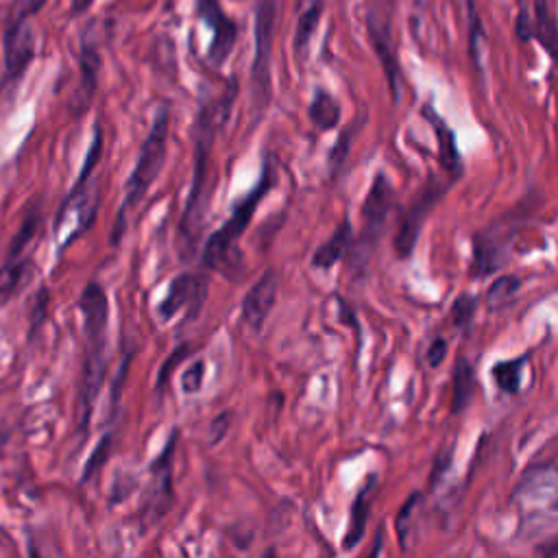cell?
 Masks as SVG:
<instances>
[{
  "label": "cell",
  "instance_id": "obj_1",
  "mask_svg": "<svg viewBox=\"0 0 558 558\" xmlns=\"http://www.w3.org/2000/svg\"><path fill=\"white\" fill-rule=\"evenodd\" d=\"M236 97H238V82H230L225 92L221 97L208 101L199 110V116L195 121V129H193V138H195L193 188H190V197H188L184 219H182V227H179L182 238H184V247L188 251H195L197 240H199L201 230H203V223H206V210H208V201H210V193H208L210 156H212V147H214V140H216L219 132L230 121Z\"/></svg>",
  "mask_w": 558,
  "mask_h": 558
},
{
  "label": "cell",
  "instance_id": "obj_2",
  "mask_svg": "<svg viewBox=\"0 0 558 558\" xmlns=\"http://www.w3.org/2000/svg\"><path fill=\"white\" fill-rule=\"evenodd\" d=\"M275 169L271 162L264 164L262 169V177L260 182L256 184V188L243 199L238 201V206L234 208L232 216L225 221V225L210 236L206 249H203V262L206 266L219 271V273H225V275H232L234 269H236V256H238V240L243 238V234L247 232L258 206L262 203V199L271 193V188L275 186Z\"/></svg>",
  "mask_w": 558,
  "mask_h": 558
},
{
  "label": "cell",
  "instance_id": "obj_3",
  "mask_svg": "<svg viewBox=\"0 0 558 558\" xmlns=\"http://www.w3.org/2000/svg\"><path fill=\"white\" fill-rule=\"evenodd\" d=\"M514 501L521 519V534L538 536L558 528V471L534 467L521 478Z\"/></svg>",
  "mask_w": 558,
  "mask_h": 558
},
{
  "label": "cell",
  "instance_id": "obj_4",
  "mask_svg": "<svg viewBox=\"0 0 558 558\" xmlns=\"http://www.w3.org/2000/svg\"><path fill=\"white\" fill-rule=\"evenodd\" d=\"M169 125H171V114L169 108H162L153 121V127L140 149V158L132 171V177L125 186V201L121 208V216L114 230V243L119 240L121 232H125V219L127 214L140 206V201L147 197L149 188L153 182L160 177L164 162H166V145H169Z\"/></svg>",
  "mask_w": 558,
  "mask_h": 558
},
{
  "label": "cell",
  "instance_id": "obj_5",
  "mask_svg": "<svg viewBox=\"0 0 558 558\" xmlns=\"http://www.w3.org/2000/svg\"><path fill=\"white\" fill-rule=\"evenodd\" d=\"M395 208V190L384 173L375 175L367 199L362 203V230L358 236V245L354 249V266H364L377 247L390 212Z\"/></svg>",
  "mask_w": 558,
  "mask_h": 558
},
{
  "label": "cell",
  "instance_id": "obj_6",
  "mask_svg": "<svg viewBox=\"0 0 558 558\" xmlns=\"http://www.w3.org/2000/svg\"><path fill=\"white\" fill-rule=\"evenodd\" d=\"M275 0H260L256 10V53L251 64L253 110L262 114L271 101V58L275 38Z\"/></svg>",
  "mask_w": 558,
  "mask_h": 558
},
{
  "label": "cell",
  "instance_id": "obj_7",
  "mask_svg": "<svg viewBox=\"0 0 558 558\" xmlns=\"http://www.w3.org/2000/svg\"><path fill=\"white\" fill-rule=\"evenodd\" d=\"M393 3L395 0H371L369 12H367V32H369L373 51L384 69V75L390 88V99L393 103H399L401 69H399L395 42H393V16H395Z\"/></svg>",
  "mask_w": 558,
  "mask_h": 558
},
{
  "label": "cell",
  "instance_id": "obj_8",
  "mask_svg": "<svg viewBox=\"0 0 558 558\" xmlns=\"http://www.w3.org/2000/svg\"><path fill=\"white\" fill-rule=\"evenodd\" d=\"M447 188H449L447 182L438 179L436 175H430L425 186L419 190V195L410 203V208L404 212V216L399 219V227L395 232V238H393V249H395L399 260H406L414 253V247H417L419 234L423 230V223L430 216V212L434 210V206L443 199Z\"/></svg>",
  "mask_w": 558,
  "mask_h": 558
},
{
  "label": "cell",
  "instance_id": "obj_9",
  "mask_svg": "<svg viewBox=\"0 0 558 558\" xmlns=\"http://www.w3.org/2000/svg\"><path fill=\"white\" fill-rule=\"evenodd\" d=\"M514 34L523 42H541L545 53L558 66V23L547 5V0H519Z\"/></svg>",
  "mask_w": 558,
  "mask_h": 558
},
{
  "label": "cell",
  "instance_id": "obj_10",
  "mask_svg": "<svg viewBox=\"0 0 558 558\" xmlns=\"http://www.w3.org/2000/svg\"><path fill=\"white\" fill-rule=\"evenodd\" d=\"M36 58V32L29 21H10L3 38L5 84H18Z\"/></svg>",
  "mask_w": 558,
  "mask_h": 558
},
{
  "label": "cell",
  "instance_id": "obj_11",
  "mask_svg": "<svg viewBox=\"0 0 558 558\" xmlns=\"http://www.w3.org/2000/svg\"><path fill=\"white\" fill-rule=\"evenodd\" d=\"M177 447V430L171 434L162 456L151 467V491L145 506V514L151 523L160 521L173 501V454Z\"/></svg>",
  "mask_w": 558,
  "mask_h": 558
},
{
  "label": "cell",
  "instance_id": "obj_12",
  "mask_svg": "<svg viewBox=\"0 0 558 558\" xmlns=\"http://www.w3.org/2000/svg\"><path fill=\"white\" fill-rule=\"evenodd\" d=\"M197 12L203 18V23L212 29V45L208 58L214 66H221L234 51V45L238 40V27L223 12L219 0H197Z\"/></svg>",
  "mask_w": 558,
  "mask_h": 558
},
{
  "label": "cell",
  "instance_id": "obj_13",
  "mask_svg": "<svg viewBox=\"0 0 558 558\" xmlns=\"http://www.w3.org/2000/svg\"><path fill=\"white\" fill-rule=\"evenodd\" d=\"M206 295H208V282L201 275L184 273L173 280L158 312H160L162 321H171L184 308H188V319H195L206 301Z\"/></svg>",
  "mask_w": 558,
  "mask_h": 558
},
{
  "label": "cell",
  "instance_id": "obj_14",
  "mask_svg": "<svg viewBox=\"0 0 558 558\" xmlns=\"http://www.w3.org/2000/svg\"><path fill=\"white\" fill-rule=\"evenodd\" d=\"M106 340H95L90 343L88 358H86V369H84V382H82V395H79V423L82 430L90 425L92 408L99 397L103 377H106Z\"/></svg>",
  "mask_w": 558,
  "mask_h": 558
},
{
  "label": "cell",
  "instance_id": "obj_15",
  "mask_svg": "<svg viewBox=\"0 0 558 558\" xmlns=\"http://www.w3.org/2000/svg\"><path fill=\"white\" fill-rule=\"evenodd\" d=\"M277 273L275 271H266L247 293L245 301H243V321L253 330H262V325L266 323L271 310L275 308L277 301Z\"/></svg>",
  "mask_w": 558,
  "mask_h": 558
},
{
  "label": "cell",
  "instance_id": "obj_16",
  "mask_svg": "<svg viewBox=\"0 0 558 558\" xmlns=\"http://www.w3.org/2000/svg\"><path fill=\"white\" fill-rule=\"evenodd\" d=\"M506 247H508V236L501 234L499 225L478 234L475 240H473V269H475V275L486 277L493 271H497L504 264Z\"/></svg>",
  "mask_w": 558,
  "mask_h": 558
},
{
  "label": "cell",
  "instance_id": "obj_17",
  "mask_svg": "<svg viewBox=\"0 0 558 558\" xmlns=\"http://www.w3.org/2000/svg\"><path fill=\"white\" fill-rule=\"evenodd\" d=\"M79 308L84 314L86 323V336L90 343L95 340H106V330H108V317H110V303L108 295L101 284L90 282L79 299Z\"/></svg>",
  "mask_w": 558,
  "mask_h": 558
},
{
  "label": "cell",
  "instance_id": "obj_18",
  "mask_svg": "<svg viewBox=\"0 0 558 558\" xmlns=\"http://www.w3.org/2000/svg\"><path fill=\"white\" fill-rule=\"evenodd\" d=\"M423 116L432 123L434 134L438 138V160H441V166H443L445 175L449 177V182H456L462 175L464 166H462V158L458 153V145H456L454 132L447 127V123L430 106L423 108Z\"/></svg>",
  "mask_w": 558,
  "mask_h": 558
},
{
  "label": "cell",
  "instance_id": "obj_19",
  "mask_svg": "<svg viewBox=\"0 0 558 558\" xmlns=\"http://www.w3.org/2000/svg\"><path fill=\"white\" fill-rule=\"evenodd\" d=\"M375 486H377V475H369L367 482L362 484V488L358 491L354 506H351V514H349V525L345 532V549L356 547L367 530V521H369V512H371V499L375 495Z\"/></svg>",
  "mask_w": 558,
  "mask_h": 558
},
{
  "label": "cell",
  "instance_id": "obj_20",
  "mask_svg": "<svg viewBox=\"0 0 558 558\" xmlns=\"http://www.w3.org/2000/svg\"><path fill=\"white\" fill-rule=\"evenodd\" d=\"M351 247H354V230H351L349 221H343L336 227V232L317 249V253L312 258V266L327 271V269L336 266L349 253Z\"/></svg>",
  "mask_w": 558,
  "mask_h": 558
},
{
  "label": "cell",
  "instance_id": "obj_21",
  "mask_svg": "<svg viewBox=\"0 0 558 558\" xmlns=\"http://www.w3.org/2000/svg\"><path fill=\"white\" fill-rule=\"evenodd\" d=\"M99 73H101V55L92 45L90 47L86 45L84 53H82V84H79V90L73 99V108L77 112H84L90 106V101L97 92Z\"/></svg>",
  "mask_w": 558,
  "mask_h": 558
},
{
  "label": "cell",
  "instance_id": "obj_22",
  "mask_svg": "<svg viewBox=\"0 0 558 558\" xmlns=\"http://www.w3.org/2000/svg\"><path fill=\"white\" fill-rule=\"evenodd\" d=\"M32 260L27 256H8L0 266V306L8 303L29 282Z\"/></svg>",
  "mask_w": 558,
  "mask_h": 558
},
{
  "label": "cell",
  "instance_id": "obj_23",
  "mask_svg": "<svg viewBox=\"0 0 558 558\" xmlns=\"http://www.w3.org/2000/svg\"><path fill=\"white\" fill-rule=\"evenodd\" d=\"M308 116H310V121H312V125L317 129L330 132V129H334L340 123V106H338V101L330 92L317 90L314 99L310 101Z\"/></svg>",
  "mask_w": 558,
  "mask_h": 558
},
{
  "label": "cell",
  "instance_id": "obj_24",
  "mask_svg": "<svg viewBox=\"0 0 558 558\" xmlns=\"http://www.w3.org/2000/svg\"><path fill=\"white\" fill-rule=\"evenodd\" d=\"M475 390V373L467 358H458L454 369V390H451V414H460Z\"/></svg>",
  "mask_w": 558,
  "mask_h": 558
},
{
  "label": "cell",
  "instance_id": "obj_25",
  "mask_svg": "<svg viewBox=\"0 0 558 558\" xmlns=\"http://www.w3.org/2000/svg\"><path fill=\"white\" fill-rule=\"evenodd\" d=\"M321 16H323V0H310V5L306 10H301L297 32H295V55L297 58H301L303 51H308L312 36L319 29Z\"/></svg>",
  "mask_w": 558,
  "mask_h": 558
},
{
  "label": "cell",
  "instance_id": "obj_26",
  "mask_svg": "<svg viewBox=\"0 0 558 558\" xmlns=\"http://www.w3.org/2000/svg\"><path fill=\"white\" fill-rule=\"evenodd\" d=\"M519 288H521V277H517V275L497 277L486 290V308L495 312V310L510 306L514 301Z\"/></svg>",
  "mask_w": 558,
  "mask_h": 558
},
{
  "label": "cell",
  "instance_id": "obj_27",
  "mask_svg": "<svg viewBox=\"0 0 558 558\" xmlns=\"http://www.w3.org/2000/svg\"><path fill=\"white\" fill-rule=\"evenodd\" d=\"M523 364H525V356L517 358V360H504V362H497L491 371L493 380H495V386L501 390V393H508V395H514L519 390V384H521V373H523Z\"/></svg>",
  "mask_w": 558,
  "mask_h": 558
},
{
  "label": "cell",
  "instance_id": "obj_28",
  "mask_svg": "<svg viewBox=\"0 0 558 558\" xmlns=\"http://www.w3.org/2000/svg\"><path fill=\"white\" fill-rule=\"evenodd\" d=\"M421 499H423L421 493H412L406 499V504L401 506V510L397 512L395 530H397V538H399L401 549H408V541H410V534H412V528H414V517H417V510L421 506Z\"/></svg>",
  "mask_w": 558,
  "mask_h": 558
},
{
  "label": "cell",
  "instance_id": "obj_29",
  "mask_svg": "<svg viewBox=\"0 0 558 558\" xmlns=\"http://www.w3.org/2000/svg\"><path fill=\"white\" fill-rule=\"evenodd\" d=\"M469 8V55L475 64V71L482 75V45H484V29H482V21L478 18V10L473 0H467Z\"/></svg>",
  "mask_w": 558,
  "mask_h": 558
},
{
  "label": "cell",
  "instance_id": "obj_30",
  "mask_svg": "<svg viewBox=\"0 0 558 558\" xmlns=\"http://www.w3.org/2000/svg\"><path fill=\"white\" fill-rule=\"evenodd\" d=\"M475 308H478V299L473 295H460L451 308V321L458 325V327H467L469 321L473 319L475 314Z\"/></svg>",
  "mask_w": 558,
  "mask_h": 558
},
{
  "label": "cell",
  "instance_id": "obj_31",
  "mask_svg": "<svg viewBox=\"0 0 558 558\" xmlns=\"http://www.w3.org/2000/svg\"><path fill=\"white\" fill-rule=\"evenodd\" d=\"M47 3L49 0H14L10 21H32L45 10Z\"/></svg>",
  "mask_w": 558,
  "mask_h": 558
},
{
  "label": "cell",
  "instance_id": "obj_32",
  "mask_svg": "<svg viewBox=\"0 0 558 558\" xmlns=\"http://www.w3.org/2000/svg\"><path fill=\"white\" fill-rule=\"evenodd\" d=\"M203 375H206V364H203V360H199L182 377L184 393H199L203 386Z\"/></svg>",
  "mask_w": 558,
  "mask_h": 558
},
{
  "label": "cell",
  "instance_id": "obj_33",
  "mask_svg": "<svg viewBox=\"0 0 558 558\" xmlns=\"http://www.w3.org/2000/svg\"><path fill=\"white\" fill-rule=\"evenodd\" d=\"M108 454H110V434L99 443V447L95 449V454H92V458H90V462H88V467H86V480L88 478H92L97 471H99V467L108 460Z\"/></svg>",
  "mask_w": 558,
  "mask_h": 558
},
{
  "label": "cell",
  "instance_id": "obj_34",
  "mask_svg": "<svg viewBox=\"0 0 558 558\" xmlns=\"http://www.w3.org/2000/svg\"><path fill=\"white\" fill-rule=\"evenodd\" d=\"M445 356H447V340L445 338H434L432 345L427 347V364L432 369H438L443 364Z\"/></svg>",
  "mask_w": 558,
  "mask_h": 558
},
{
  "label": "cell",
  "instance_id": "obj_35",
  "mask_svg": "<svg viewBox=\"0 0 558 558\" xmlns=\"http://www.w3.org/2000/svg\"><path fill=\"white\" fill-rule=\"evenodd\" d=\"M349 136H351V129H347V132L343 134V138L338 140V145L334 147V151H332V156H330V166H332V171H334V173H336L338 164H343V162H345L347 147H349Z\"/></svg>",
  "mask_w": 558,
  "mask_h": 558
},
{
  "label": "cell",
  "instance_id": "obj_36",
  "mask_svg": "<svg viewBox=\"0 0 558 558\" xmlns=\"http://www.w3.org/2000/svg\"><path fill=\"white\" fill-rule=\"evenodd\" d=\"M232 414L230 412H223L221 417H216L214 421H212V425H210V436H212V443H219L225 434H227V430H230V423H232V419H230Z\"/></svg>",
  "mask_w": 558,
  "mask_h": 558
},
{
  "label": "cell",
  "instance_id": "obj_37",
  "mask_svg": "<svg viewBox=\"0 0 558 558\" xmlns=\"http://www.w3.org/2000/svg\"><path fill=\"white\" fill-rule=\"evenodd\" d=\"M186 354H188V347H179V349L171 356V360L164 364V369H162V373H160V377H158V388H164V386H166V375H169V371L173 369V362H179Z\"/></svg>",
  "mask_w": 558,
  "mask_h": 558
},
{
  "label": "cell",
  "instance_id": "obj_38",
  "mask_svg": "<svg viewBox=\"0 0 558 558\" xmlns=\"http://www.w3.org/2000/svg\"><path fill=\"white\" fill-rule=\"evenodd\" d=\"M338 308H340V312H343V314H340V321H343L345 325H351L354 330H358V332H360V323H358V319L354 317L351 308H349L343 299H338Z\"/></svg>",
  "mask_w": 558,
  "mask_h": 558
},
{
  "label": "cell",
  "instance_id": "obj_39",
  "mask_svg": "<svg viewBox=\"0 0 558 558\" xmlns=\"http://www.w3.org/2000/svg\"><path fill=\"white\" fill-rule=\"evenodd\" d=\"M92 3H95V0H73V14H82V12H86Z\"/></svg>",
  "mask_w": 558,
  "mask_h": 558
},
{
  "label": "cell",
  "instance_id": "obj_40",
  "mask_svg": "<svg viewBox=\"0 0 558 558\" xmlns=\"http://www.w3.org/2000/svg\"><path fill=\"white\" fill-rule=\"evenodd\" d=\"M3 88H5V77H0V95H3Z\"/></svg>",
  "mask_w": 558,
  "mask_h": 558
},
{
  "label": "cell",
  "instance_id": "obj_41",
  "mask_svg": "<svg viewBox=\"0 0 558 558\" xmlns=\"http://www.w3.org/2000/svg\"><path fill=\"white\" fill-rule=\"evenodd\" d=\"M297 5H299V8H301V5H303V0H297Z\"/></svg>",
  "mask_w": 558,
  "mask_h": 558
}]
</instances>
